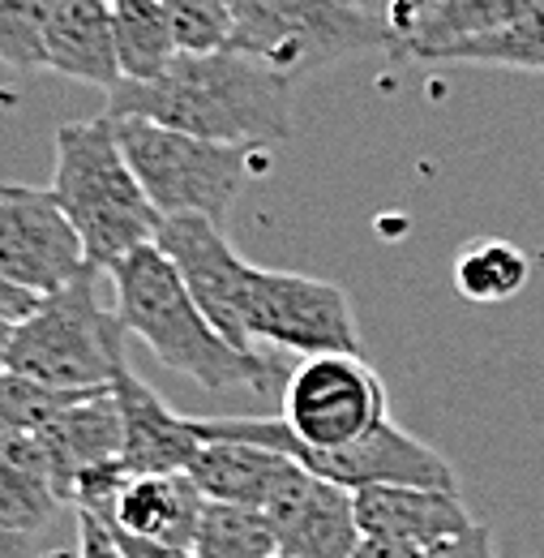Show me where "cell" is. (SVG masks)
Here are the masks:
<instances>
[{
  "instance_id": "5",
  "label": "cell",
  "mask_w": 544,
  "mask_h": 558,
  "mask_svg": "<svg viewBox=\"0 0 544 558\" xmlns=\"http://www.w3.org/2000/svg\"><path fill=\"white\" fill-rule=\"evenodd\" d=\"M232 4H236V26L227 48L262 61L292 86L347 57L395 48L391 26L351 9L347 0H232Z\"/></svg>"
},
{
  "instance_id": "12",
  "label": "cell",
  "mask_w": 544,
  "mask_h": 558,
  "mask_svg": "<svg viewBox=\"0 0 544 558\" xmlns=\"http://www.w3.org/2000/svg\"><path fill=\"white\" fill-rule=\"evenodd\" d=\"M262 515L279 555L292 558H351L364 537L356 524V494L313 477L309 469H296Z\"/></svg>"
},
{
  "instance_id": "27",
  "label": "cell",
  "mask_w": 544,
  "mask_h": 558,
  "mask_svg": "<svg viewBox=\"0 0 544 558\" xmlns=\"http://www.w3.org/2000/svg\"><path fill=\"white\" fill-rule=\"evenodd\" d=\"M181 52H223L232 44L236 4L232 0H163Z\"/></svg>"
},
{
  "instance_id": "14",
  "label": "cell",
  "mask_w": 544,
  "mask_h": 558,
  "mask_svg": "<svg viewBox=\"0 0 544 558\" xmlns=\"http://www.w3.org/2000/svg\"><path fill=\"white\" fill-rule=\"evenodd\" d=\"M356 524L364 537H391L408 546H437L477 520L459 502V489L424 486H369L356 489Z\"/></svg>"
},
{
  "instance_id": "17",
  "label": "cell",
  "mask_w": 544,
  "mask_h": 558,
  "mask_svg": "<svg viewBox=\"0 0 544 558\" xmlns=\"http://www.w3.org/2000/svg\"><path fill=\"white\" fill-rule=\"evenodd\" d=\"M296 469H300L296 460L279 456L271 447L236 442V438H210L194 456L189 477L214 502H236V507L267 511V502L287 486V477Z\"/></svg>"
},
{
  "instance_id": "38",
  "label": "cell",
  "mask_w": 544,
  "mask_h": 558,
  "mask_svg": "<svg viewBox=\"0 0 544 558\" xmlns=\"http://www.w3.org/2000/svg\"><path fill=\"white\" fill-rule=\"evenodd\" d=\"M536 263H541V267H544V250H541V254H536Z\"/></svg>"
},
{
  "instance_id": "19",
  "label": "cell",
  "mask_w": 544,
  "mask_h": 558,
  "mask_svg": "<svg viewBox=\"0 0 544 558\" xmlns=\"http://www.w3.org/2000/svg\"><path fill=\"white\" fill-rule=\"evenodd\" d=\"M65 489L39 434H0V533L30 537L61 507Z\"/></svg>"
},
{
  "instance_id": "25",
  "label": "cell",
  "mask_w": 544,
  "mask_h": 558,
  "mask_svg": "<svg viewBox=\"0 0 544 558\" xmlns=\"http://www.w3.org/2000/svg\"><path fill=\"white\" fill-rule=\"evenodd\" d=\"M65 0H0V65L17 73L48 70V26Z\"/></svg>"
},
{
  "instance_id": "3",
  "label": "cell",
  "mask_w": 544,
  "mask_h": 558,
  "mask_svg": "<svg viewBox=\"0 0 544 558\" xmlns=\"http://www.w3.org/2000/svg\"><path fill=\"white\" fill-rule=\"evenodd\" d=\"M52 194L73 219L90 267L103 276L134 250L159 241L163 215L146 198L108 112L95 121H65L57 130Z\"/></svg>"
},
{
  "instance_id": "15",
  "label": "cell",
  "mask_w": 544,
  "mask_h": 558,
  "mask_svg": "<svg viewBox=\"0 0 544 558\" xmlns=\"http://www.w3.org/2000/svg\"><path fill=\"white\" fill-rule=\"evenodd\" d=\"M202 511L206 494L194 486L189 473H150V477H134L99 520L116 533H129V537L194 550Z\"/></svg>"
},
{
  "instance_id": "24",
  "label": "cell",
  "mask_w": 544,
  "mask_h": 558,
  "mask_svg": "<svg viewBox=\"0 0 544 558\" xmlns=\"http://www.w3.org/2000/svg\"><path fill=\"white\" fill-rule=\"evenodd\" d=\"M194 558H274V533L262 511L236 507V502H214L206 498L202 524L194 537Z\"/></svg>"
},
{
  "instance_id": "26",
  "label": "cell",
  "mask_w": 544,
  "mask_h": 558,
  "mask_svg": "<svg viewBox=\"0 0 544 558\" xmlns=\"http://www.w3.org/2000/svg\"><path fill=\"white\" fill-rule=\"evenodd\" d=\"M82 396L86 391H61L22 374H0V434H39L61 409Z\"/></svg>"
},
{
  "instance_id": "33",
  "label": "cell",
  "mask_w": 544,
  "mask_h": 558,
  "mask_svg": "<svg viewBox=\"0 0 544 558\" xmlns=\"http://www.w3.org/2000/svg\"><path fill=\"white\" fill-rule=\"evenodd\" d=\"M116 542H121L125 558H194L189 550H176V546H163V542H146V537H129V533H116Z\"/></svg>"
},
{
  "instance_id": "20",
  "label": "cell",
  "mask_w": 544,
  "mask_h": 558,
  "mask_svg": "<svg viewBox=\"0 0 544 558\" xmlns=\"http://www.w3.org/2000/svg\"><path fill=\"white\" fill-rule=\"evenodd\" d=\"M536 9H544V0H433L399 39V52L416 61H433L442 48L506 31Z\"/></svg>"
},
{
  "instance_id": "32",
  "label": "cell",
  "mask_w": 544,
  "mask_h": 558,
  "mask_svg": "<svg viewBox=\"0 0 544 558\" xmlns=\"http://www.w3.org/2000/svg\"><path fill=\"white\" fill-rule=\"evenodd\" d=\"M35 305H39V296L22 292L17 283H9V279L0 276V318H9V323H22V318H26Z\"/></svg>"
},
{
  "instance_id": "28",
  "label": "cell",
  "mask_w": 544,
  "mask_h": 558,
  "mask_svg": "<svg viewBox=\"0 0 544 558\" xmlns=\"http://www.w3.org/2000/svg\"><path fill=\"white\" fill-rule=\"evenodd\" d=\"M424 558H497L493 529L472 524V529H463V533H455V537H446V542L429 546V550H424Z\"/></svg>"
},
{
  "instance_id": "2",
  "label": "cell",
  "mask_w": 544,
  "mask_h": 558,
  "mask_svg": "<svg viewBox=\"0 0 544 558\" xmlns=\"http://www.w3.org/2000/svg\"><path fill=\"white\" fill-rule=\"evenodd\" d=\"M108 279L125 331H134L168 369L194 378L206 391L249 387L254 396H283L292 369H283L274 356L227 344L159 245L134 250L108 271Z\"/></svg>"
},
{
  "instance_id": "37",
  "label": "cell",
  "mask_w": 544,
  "mask_h": 558,
  "mask_svg": "<svg viewBox=\"0 0 544 558\" xmlns=\"http://www.w3.org/2000/svg\"><path fill=\"white\" fill-rule=\"evenodd\" d=\"M108 4H129V0H108Z\"/></svg>"
},
{
  "instance_id": "8",
  "label": "cell",
  "mask_w": 544,
  "mask_h": 558,
  "mask_svg": "<svg viewBox=\"0 0 544 558\" xmlns=\"http://www.w3.org/2000/svg\"><path fill=\"white\" fill-rule=\"evenodd\" d=\"M279 400V421L309 451H347L391 421L382 378L351 352L305 356Z\"/></svg>"
},
{
  "instance_id": "9",
  "label": "cell",
  "mask_w": 544,
  "mask_h": 558,
  "mask_svg": "<svg viewBox=\"0 0 544 558\" xmlns=\"http://www.w3.org/2000/svg\"><path fill=\"white\" fill-rule=\"evenodd\" d=\"M240 318L249 340H267L300 356H326V352L360 356V327L351 301L331 279L271 271L249 263Z\"/></svg>"
},
{
  "instance_id": "36",
  "label": "cell",
  "mask_w": 544,
  "mask_h": 558,
  "mask_svg": "<svg viewBox=\"0 0 544 558\" xmlns=\"http://www.w3.org/2000/svg\"><path fill=\"white\" fill-rule=\"evenodd\" d=\"M429 4H433V0H424V4H420V9H429ZM420 9H416V17H420ZM416 17H411V22H416ZM411 31V26H408ZM408 31H404V35H408Z\"/></svg>"
},
{
  "instance_id": "7",
  "label": "cell",
  "mask_w": 544,
  "mask_h": 558,
  "mask_svg": "<svg viewBox=\"0 0 544 558\" xmlns=\"http://www.w3.org/2000/svg\"><path fill=\"white\" fill-rule=\"evenodd\" d=\"M202 442L210 438H236V442H258L279 456L296 460L322 482H335L343 489H369V486H424V489H459V477L442 451L420 442L404 425L386 421L378 425L364 442L347 451H309L300 447L287 425L279 417H194Z\"/></svg>"
},
{
  "instance_id": "30",
  "label": "cell",
  "mask_w": 544,
  "mask_h": 558,
  "mask_svg": "<svg viewBox=\"0 0 544 558\" xmlns=\"http://www.w3.org/2000/svg\"><path fill=\"white\" fill-rule=\"evenodd\" d=\"M347 4L360 9V13H369V17H378V22H386L391 35H395V48H399L404 31L411 26V17H416V9H420L424 0H347Z\"/></svg>"
},
{
  "instance_id": "21",
  "label": "cell",
  "mask_w": 544,
  "mask_h": 558,
  "mask_svg": "<svg viewBox=\"0 0 544 558\" xmlns=\"http://www.w3.org/2000/svg\"><path fill=\"white\" fill-rule=\"evenodd\" d=\"M112 35H116V61L125 82H154L181 57L163 0L112 4Z\"/></svg>"
},
{
  "instance_id": "11",
  "label": "cell",
  "mask_w": 544,
  "mask_h": 558,
  "mask_svg": "<svg viewBox=\"0 0 544 558\" xmlns=\"http://www.w3.org/2000/svg\"><path fill=\"white\" fill-rule=\"evenodd\" d=\"M154 245L172 258L176 276L185 279L189 296L210 318V327L240 352H254V340L245 336V318H240L249 263L232 250L223 228L210 219H198V215H172V219H163Z\"/></svg>"
},
{
  "instance_id": "34",
  "label": "cell",
  "mask_w": 544,
  "mask_h": 558,
  "mask_svg": "<svg viewBox=\"0 0 544 558\" xmlns=\"http://www.w3.org/2000/svg\"><path fill=\"white\" fill-rule=\"evenodd\" d=\"M26 550H30V537L0 533V558H26Z\"/></svg>"
},
{
  "instance_id": "4",
  "label": "cell",
  "mask_w": 544,
  "mask_h": 558,
  "mask_svg": "<svg viewBox=\"0 0 544 558\" xmlns=\"http://www.w3.org/2000/svg\"><path fill=\"white\" fill-rule=\"evenodd\" d=\"M103 271H86L39 305L13 327L9 374L35 378L61 391H95L112 387L125 361V323L103 305L99 292Z\"/></svg>"
},
{
  "instance_id": "22",
  "label": "cell",
  "mask_w": 544,
  "mask_h": 558,
  "mask_svg": "<svg viewBox=\"0 0 544 558\" xmlns=\"http://www.w3.org/2000/svg\"><path fill=\"white\" fill-rule=\"evenodd\" d=\"M532 279V258L515 241L480 236L455 254V292L472 305L515 301Z\"/></svg>"
},
{
  "instance_id": "18",
  "label": "cell",
  "mask_w": 544,
  "mask_h": 558,
  "mask_svg": "<svg viewBox=\"0 0 544 558\" xmlns=\"http://www.w3.org/2000/svg\"><path fill=\"white\" fill-rule=\"evenodd\" d=\"M48 70L86 82L99 90H116L121 61H116V35H112V4L108 0H65L48 26Z\"/></svg>"
},
{
  "instance_id": "6",
  "label": "cell",
  "mask_w": 544,
  "mask_h": 558,
  "mask_svg": "<svg viewBox=\"0 0 544 558\" xmlns=\"http://www.w3.org/2000/svg\"><path fill=\"white\" fill-rule=\"evenodd\" d=\"M112 121L129 168L163 219L198 215L219 228L227 223L249 181V155H254L249 146L206 142L137 117H112Z\"/></svg>"
},
{
  "instance_id": "10",
  "label": "cell",
  "mask_w": 544,
  "mask_h": 558,
  "mask_svg": "<svg viewBox=\"0 0 544 558\" xmlns=\"http://www.w3.org/2000/svg\"><path fill=\"white\" fill-rule=\"evenodd\" d=\"M95 271L52 190L0 185V276L30 296H52Z\"/></svg>"
},
{
  "instance_id": "29",
  "label": "cell",
  "mask_w": 544,
  "mask_h": 558,
  "mask_svg": "<svg viewBox=\"0 0 544 558\" xmlns=\"http://www.w3.org/2000/svg\"><path fill=\"white\" fill-rule=\"evenodd\" d=\"M77 558H125L116 533L90 511H77Z\"/></svg>"
},
{
  "instance_id": "35",
  "label": "cell",
  "mask_w": 544,
  "mask_h": 558,
  "mask_svg": "<svg viewBox=\"0 0 544 558\" xmlns=\"http://www.w3.org/2000/svg\"><path fill=\"white\" fill-rule=\"evenodd\" d=\"M13 327L9 318H0V374H9V344H13Z\"/></svg>"
},
{
  "instance_id": "31",
  "label": "cell",
  "mask_w": 544,
  "mask_h": 558,
  "mask_svg": "<svg viewBox=\"0 0 544 558\" xmlns=\"http://www.w3.org/2000/svg\"><path fill=\"white\" fill-rule=\"evenodd\" d=\"M351 558H424V550L408 542H391V537H360Z\"/></svg>"
},
{
  "instance_id": "23",
  "label": "cell",
  "mask_w": 544,
  "mask_h": 558,
  "mask_svg": "<svg viewBox=\"0 0 544 558\" xmlns=\"http://www.w3.org/2000/svg\"><path fill=\"white\" fill-rule=\"evenodd\" d=\"M429 65H480V70H515V73H544V9L528 13L523 22L480 35L468 44L442 48Z\"/></svg>"
},
{
  "instance_id": "16",
  "label": "cell",
  "mask_w": 544,
  "mask_h": 558,
  "mask_svg": "<svg viewBox=\"0 0 544 558\" xmlns=\"http://www.w3.org/2000/svg\"><path fill=\"white\" fill-rule=\"evenodd\" d=\"M52 469L61 477V489L73 502V486L86 469H99L108 460H121L125 447V421H121V404L112 396V387H95L82 400H73L57 417L39 429Z\"/></svg>"
},
{
  "instance_id": "1",
  "label": "cell",
  "mask_w": 544,
  "mask_h": 558,
  "mask_svg": "<svg viewBox=\"0 0 544 558\" xmlns=\"http://www.w3.org/2000/svg\"><path fill=\"white\" fill-rule=\"evenodd\" d=\"M108 117H137L227 146H274L292 134V82L245 52H181L154 82H121Z\"/></svg>"
},
{
  "instance_id": "39",
  "label": "cell",
  "mask_w": 544,
  "mask_h": 558,
  "mask_svg": "<svg viewBox=\"0 0 544 558\" xmlns=\"http://www.w3.org/2000/svg\"><path fill=\"white\" fill-rule=\"evenodd\" d=\"M274 558H292V555H274Z\"/></svg>"
},
{
  "instance_id": "13",
  "label": "cell",
  "mask_w": 544,
  "mask_h": 558,
  "mask_svg": "<svg viewBox=\"0 0 544 558\" xmlns=\"http://www.w3.org/2000/svg\"><path fill=\"white\" fill-rule=\"evenodd\" d=\"M112 396H116L121 421H125L121 464L129 469V477L189 473L194 456L202 451V434H198L194 417L172 413L129 365H121V374L112 378Z\"/></svg>"
}]
</instances>
